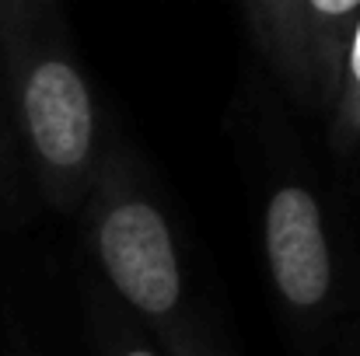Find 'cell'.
Wrapping results in <instances>:
<instances>
[{"instance_id": "5", "label": "cell", "mask_w": 360, "mask_h": 356, "mask_svg": "<svg viewBox=\"0 0 360 356\" xmlns=\"http://www.w3.org/2000/svg\"><path fill=\"white\" fill-rule=\"evenodd\" d=\"M126 356H154V353H147V350H129Z\"/></svg>"}, {"instance_id": "2", "label": "cell", "mask_w": 360, "mask_h": 356, "mask_svg": "<svg viewBox=\"0 0 360 356\" xmlns=\"http://www.w3.org/2000/svg\"><path fill=\"white\" fill-rule=\"evenodd\" d=\"M266 248L273 276L283 297L297 308H311L329 290V248L315 199L287 185L269 199L266 210Z\"/></svg>"}, {"instance_id": "4", "label": "cell", "mask_w": 360, "mask_h": 356, "mask_svg": "<svg viewBox=\"0 0 360 356\" xmlns=\"http://www.w3.org/2000/svg\"><path fill=\"white\" fill-rule=\"evenodd\" d=\"M315 11L319 14H350L354 4H329V0H315Z\"/></svg>"}, {"instance_id": "1", "label": "cell", "mask_w": 360, "mask_h": 356, "mask_svg": "<svg viewBox=\"0 0 360 356\" xmlns=\"http://www.w3.org/2000/svg\"><path fill=\"white\" fill-rule=\"evenodd\" d=\"M102 258L120 294L140 311L161 315L179 301V262L165 217L147 203H122L102 224Z\"/></svg>"}, {"instance_id": "3", "label": "cell", "mask_w": 360, "mask_h": 356, "mask_svg": "<svg viewBox=\"0 0 360 356\" xmlns=\"http://www.w3.org/2000/svg\"><path fill=\"white\" fill-rule=\"evenodd\" d=\"M25 119L39 154L56 168H77L91 150V98L70 63L46 60L25 88Z\"/></svg>"}, {"instance_id": "6", "label": "cell", "mask_w": 360, "mask_h": 356, "mask_svg": "<svg viewBox=\"0 0 360 356\" xmlns=\"http://www.w3.org/2000/svg\"><path fill=\"white\" fill-rule=\"evenodd\" d=\"M357 74H360V49H357Z\"/></svg>"}]
</instances>
